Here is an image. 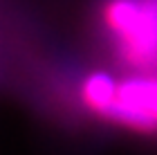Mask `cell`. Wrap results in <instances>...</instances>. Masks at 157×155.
Returning a JSON list of instances; mask_svg holds the SVG:
<instances>
[{
  "instance_id": "obj_3",
  "label": "cell",
  "mask_w": 157,
  "mask_h": 155,
  "mask_svg": "<svg viewBox=\"0 0 157 155\" xmlns=\"http://www.w3.org/2000/svg\"><path fill=\"white\" fill-rule=\"evenodd\" d=\"M117 92H119V81L110 72H103V70H94L81 81L83 106L103 119L108 115V110L112 108V103L117 101Z\"/></svg>"
},
{
  "instance_id": "obj_2",
  "label": "cell",
  "mask_w": 157,
  "mask_h": 155,
  "mask_svg": "<svg viewBox=\"0 0 157 155\" xmlns=\"http://www.w3.org/2000/svg\"><path fill=\"white\" fill-rule=\"evenodd\" d=\"M105 119L139 135H157V76L141 74L119 81L117 101Z\"/></svg>"
},
{
  "instance_id": "obj_1",
  "label": "cell",
  "mask_w": 157,
  "mask_h": 155,
  "mask_svg": "<svg viewBox=\"0 0 157 155\" xmlns=\"http://www.w3.org/2000/svg\"><path fill=\"white\" fill-rule=\"evenodd\" d=\"M103 23L132 61L157 52V0H108Z\"/></svg>"
}]
</instances>
